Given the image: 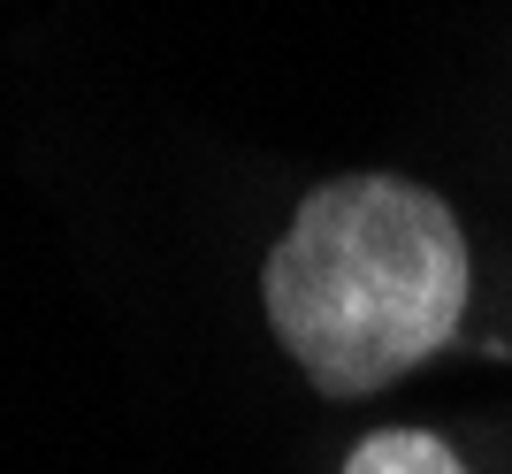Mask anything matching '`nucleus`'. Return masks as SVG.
Here are the masks:
<instances>
[{"label": "nucleus", "instance_id": "f257e3e1", "mask_svg": "<svg viewBox=\"0 0 512 474\" xmlns=\"http://www.w3.org/2000/svg\"><path fill=\"white\" fill-rule=\"evenodd\" d=\"M260 299L321 398H367L459 337L467 237L406 176H337L291 215Z\"/></svg>", "mask_w": 512, "mask_h": 474}, {"label": "nucleus", "instance_id": "f03ea898", "mask_svg": "<svg viewBox=\"0 0 512 474\" xmlns=\"http://www.w3.org/2000/svg\"><path fill=\"white\" fill-rule=\"evenodd\" d=\"M344 474H467L459 452L428 429H375L360 452L344 459Z\"/></svg>", "mask_w": 512, "mask_h": 474}]
</instances>
